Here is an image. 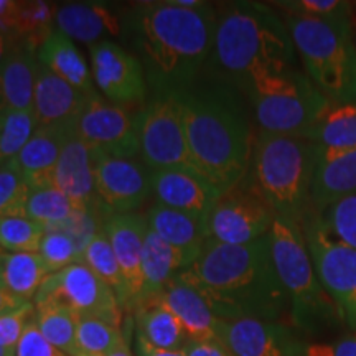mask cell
<instances>
[{
  "mask_svg": "<svg viewBox=\"0 0 356 356\" xmlns=\"http://www.w3.org/2000/svg\"><path fill=\"white\" fill-rule=\"evenodd\" d=\"M178 274L226 322H279L287 312L291 314V302L274 266L269 234L241 246L207 239L198 259Z\"/></svg>",
  "mask_w": 356,
  "mask_h": 356,
  "instance_id": "6da1fadb",
  "label": "cell"
},
{
  "mask_svg": "<svg viewBox=\"0 0 356 356\" xmlns=\"http://www.w3.org/2000/svg\"><path fill=\"white\" fill-rule=\"evenodd\" d=\"M218 13L210 3L197 8L142 2L129 19L132 42L155 95L188 91L211 58Z\"/></svg>",
  "mask_w": 356,
  "mask_h": 356,
  "instance_id": "7a4b0ae2",
  "label": "cell"
},
{
  "mask_svg": "<svg viewBox=\"0 0 356 356\" xmlns=\"http://www.w3.org/2000/svg\"><path fill=\"white\" fill-rule=\"evenodd\" d=\"M184 121L193 168L221 193L246 177L252 157L251 126L228 86L181 92Z\"/></svg>",
  "mask_w": 356,
  "mask_h": 356,
  "instance_id": "3957f363",
  "label": "cell"
},
{
  "mask_svg": "<svg viewBox=\"0 0 356 356\" xmlns=\"http://www.w3.org/2000/svg\"><path fill=\"white\" fill-rule=\"evenodd\" d=\"M210 60L221 78L241 89L259 71L297 66L286 22L259 2H233L218 15Z\"/></svg>",
  "mask_w": 356,
  "mask_h": 356,
  "instance_id": "277c9868",
  "label": "cell"
},
{
  "mask_svg": "<svg viewBox=\"0 0 356 356\" xmlns=\"http://www.w3.org/2000/svg\"><path fill=\"white\" fill-rule=\"evenodd\" d=\"M317 147L302 136L259 132L246 178L275 216L304 225L312 211V178Z\"/></svg>",
  "mask_w": 356,
  "mask_h": 356,
  "instance_id": "5b68a950",
  "label": "cell"
},
{
  "mask_svg": "<svg viewBox=\"0 0 356 356\" xmlns=\"http://www.w3.org/2000/svg\"><path fill=\"white\" fill-rule=\"evenodd\" d=\"M269 239L275 270L291 302L293 327L309 337L337 330L343 323L340 312L320 284L300 226L275 216Z\"/></svg>",
  "mask_w": 356,
  "mask_h": 356,
  "instance_id": "8992f818",
  "label": "cell"
},
{
  "mask_svg": "<svg viewBox=\"0 0 356 356\" xmlns=\"http://www.w3.org/2000/svg\"><path fill=\"white\" fill-rule=\"evenodd\" d=\"M305 74L328 102H356V43L351 22L284 13Z\"/></svg>",
  "mask_w": 356,
  "mask_h": 356,
  "instance_id": "52a82bcc",
  "label": "cell"
},
{
  "mask_svg": "<svg viewBox=\"0 0 356 356\" xmlns=\"http://www.w3.org/2000/svg\"><path fill=\"white\" fill-rule=\"evenodd\" d=\"M262 132L302 136L328 101L297 66L259 71L241 88Z\"/></svg>",
  "mask_w": 356,
  "mask_h": 356,
  "instance_id": "ba28073f",
  "label": "cell"
},
{
  "mask_svg": "<svg viewBox=\"0 0 356 356\" xmlns=\"http://www.w3.org/2000/svg\"><path fill=\"white\" fill-rule=\"evenodd\" d=\"M302 233L320 284L335 302L341 322L356 330V249L333 238L314 210L305 218Z\"/></svg>",
  "mask_w": 356,
  "mask_h": 356,
  "instance_id": "9c48e42d",
  "label": "cell"
},
{
  "mask_svg": "<svg viewBox=\"0 0 356 356\" xmlns=\"http://www.w3.org/2000/svg\"><path fill=\"white\" fill-rule=\"evenodd\" d=\"M139 132V155L145 167L191 168L184 121L181 92L155 95L136 118Z\"/></svg>",
  "mask_w": 356,
  "mask_h": 356,
  "instance_id": "30bf717a",
  "label": "cell"
},
{
  "mask_svg": "<svg viewBox=\"0 0 356 356\" xmlns=\"http://www.w3.org/2000/svg\"><path fill=\"white\" fill-rule=\"evenodd\" d=\"M274 220L273 208L244 177L238 185L221 193L203 218V228L210 241L241 246L269 234Z\"/></svg>",
  "mask_w": 356,
  "mask_h": 356,
  "instance_id": "8fae6325",
  "label": "cell"
},
{
  "mask_svg": "<svg viewBox=\"0 0 356 356\" xmlns=\"http://www.w3.org/2000/svg\"><path fill=\"white\" fill-rule=\"evenodd\" d=\"M47 300L70 307L78 317L99 318L115 327L122 325L124 309L114 291L83 262L71 264L43 280L33 304Z\"/></svg>",
  "mask_w": 356,
  "mask_h": 356,
  "instance_id": "7c38bea8",
  "label": "cell"
},
{
  "mask_svg": "<svg viewBox=\"0 0 356 356\" xmlns=\"http://www.w3.org/2000/svg\"><path fill=\"white\" fill-rule=\"evenodd\" d=\"M73 131L92 152L115 159L139 155L137 121L126 108L106 101L101 95L89 97L83 113L73 124Z\"/></svg>",
  "mask_w": 356,
  "mask_h": 356,
  "instance_id": "4fadbf2b",
  "label": "cell"
},
{
  "mask_svg": "<svg viewBox=\"0 0 356 356\" xmlns=\"http://www.w3.org/2000/svg\"><path fill=\"white\" fill-rule=\"evenodd\" d=\"M92 83L106 101L115 106H139L147 97V78L140 60L121 44L101 42L89 47Z\"/></svg>",
  "mask_w": 356,
  "mask_h": 356,
  "instance_id": "5bb4252c",
  "label": "cell"
},
{
  "mask_svg": "<svg viewBox=\"0 0 356 356\" xmlns=\"http://www.w3.org/2000/svg\"><path fill=\"white\" fill-rule=\"evenodd\" d=\"M152 172L134 159L106 157L95 152L97 202L108 215H129L152 195Z\"/></svg>",
  "mask_w": 356,
  "mask_h": 356,
  "instance_id": "9a60e30c",
  "label": "cell"
},
{
  "mask_svg": "<svg viewBox=\"0 0 356 356\" xmlns=\"http://www.w3.org/2000/svg\"><path fill=\"white\" fill-rule=\"evenodd\" d=\"M221 343L233 356H309V343L279 322L241 318L226 322Z\"/></svg>",
  "mask_w": 356,
  "mask_h": 356,
  "instance_id": "2e32d148",
  "label": "cell"
},
{
  "mask_svg": "<svg viewBox=\"0 0 356 356\" xmlns=\"http://www.w3.org/2000/svg\"><path fill=\"white\" fill-rule=\"evenodd\" d=\"M152 195L159 204L203 218L208 215L221 191L191 168L152 170Z\"/></svg>",
  "mask_w": 356,
  "mask_h": 356,
  "instance_id": "e0dca14e",
  "label": "cell"
},
{
  "mask_svg": "<svg viewBox=\"0 0 356 356\" xmlns=\"http://www.w3.org/2000/svg\"><path fill=\"white\" fill-rule=\"evenodd\" d=\"M147 229H149L147 218L139 213L108 215L102 222V231L109 239L115 259L121 266L124 279L127 282L131 312L137 305L142 293V251H144Z\"/></svg>",
  "mask_w": 356,
  "mask_h": 356,
  "instance_id": "ac0fdd59",
  "label": "cell"
},
{
  "mask_svg": "<svg viewBox=\"0 0 356 356\" xmlns=\"http://www.w3.org/2000/svg\"><path fill=\"white\" fill-rule=\"evenodd\" d=\"M53 185L61 190L78 211L102 208L96 197L95 152L71 131L58 160Z\"/></svg>",
  "mask_w": 356,
  "mask_h": 356,
  "instance_id": "d6986e66",
  "label": "cell"
},
{
  "mask_svg": "<svg viewBox=\"0 0 356 356\" xmlns=\"http://www.w3.org/2000/svg\"><path fill=\"white\" fill-rule=\"evenodd\" d=\"M184 325L188 341H216L221 343L226 320L211 310L207 299L191 284L177 274L157 297ZM222 345V343H221Z\"/></svg>",
  "mask_w": 356,
  "mask_h": 356,
  "instance_id": "ffe728a7",
  "label": "cell"
},
{
  "mask_svg": "<svg viewBox=\"0 0 356 356\" xmlns=\"http://www.w3.org/2000/svg\"><path fill=\"white\" fill-rule=\"evenodd\" d=\"M315 147L312 210L322 213L338 200L356 195V147L343 150Z\"/></svg>",
  "mask_w": 356,
  "mask_h": 356,
  "instance_id": "44dd1931",
  "label": "cell"
},
{
  "mask_svg": "<svg viewBox=\"0 0 356 356\" xmlns=\"http://www.w3.org/2000/svg\"><path fill=\"white\" fill-rule=\"evenodd\" d=\"M89 97L44 66H38L33 113L40 127H73Z\"/></svg>",
  "mask_w": 356,
  "mask_h": 356,
  "instance_id": "7402d4cb",
  "label": "cell"
},
{
  "mask_svg": "<svg viewBox=\"0 0 356 356\" xmlns=\"http://www.w3.org/2000/svg\"><path fill=\"white\" fill-rule=\"evenodd\" d=\"M145 218L149 228L175 251L184 270L198 259L207 243L202 218L159 203L147 210Z\"/></svg>",
  "mask_w": 356,
  "mask_h": 356,
  "instance_id": "603a6c76",
  "label": "cell"
},
{
  "mask_svg": "<svg viewBox=\"0 0 356 356\" xmlns=\"http://www.w3.org/2000/svg\"><path fill=\"white\" fill-rule=\"evenodd\" d=\"M55 26L73 42L92 44L121 35V20L101 2H71L58 6Z\"/></svg>",
  "mask_w": 356,
  "mask_h": 356,
  "instance_id": "cb8c5ba5",
  "label": "cell"
},
{
  "mask_svg": "<svg viewBox=\"0 0 356 356\" xmlns=\"http://www.w3.org/2000/svg\"><path fill=\"white\" fill-rule=\"evenodd\" d=\"M73 127H40L12 160L30 190L53 185L58 160Z\"/></svg>",
  "mask_w": 356,
  "mask_h": 356,
  "instance_id": "d4e9b609",
  "label": "cell"
},
{
  "mask_svg": "<svg viewBox=\"0 0 356 356\" xmlns=\"http://www.w3.org/2000/svg\"><path fill=\"white\" fill-rule=\"evenodd\" d=\"M38 66L37 47L29 42L17 43L0 65V114L33 109Z\"/></svg>",
  "mask_w": 356,
  "mask_h": 356,
  "instance_id": "484cf974",
  "label": "cell"
},
{
  "mask_svg": "<svg viewBox=\"0 0 356 356\" xmlns=\"http://www.w3.org/2000/svg\"><path fill=\"white\" fill-rule=\"evenodd\" d=\"M38 63L55 73L58 78L65 79L71 86L79 89L84 95H96L95 83H92L91 66L86 58L78 50L73 40L66 37L63 32L53 29L48 37L37 48Z\"/></svg>",
  "mask_w": 356,
  "mask_h": 356,
  "instance_id": "4316f807",
  "label": "cell"
},
{
  "mask_svg": "<svg viewBox=\"0 0 356 356\" xmlns=\"http://www.w3.org/2000/svg\"><path fill=\"white\" fill-rule=\"evenodd\" d=\"M137 335L160 350H184L188 343L184 325L160 299L140 302L132 310Z\"/></svg>",
  "mask_w": 356,
  "mask_h": 356,
  "instance_id": "83f0119b",
  "label": "cell"
},
{
  "mask_svg": "<svg viewBox=\"0 0 356 356\" xmlns=\"http://www.w3.org/2000/svg\"><path fill=\"white\" fill-rule=\"evenodd\" d=\"M50 275L38 252H0V291L22 302H33Z\"/></svg>",
  "mask_w": 356,
  "mask_h": 356,
  "instance_id": "f1b7e54d",
  "label": "cell"
},
{
  "mask_svg": "<svg viewBox=\"0 0 356 356\" xmlns=\"http://www.w3.org/2000/svg\"><path fill=\"white\" fill-rule=\"evenodd\" d=\"M302 137L323 149H355L356 102H328Z\"/></svg>",
  "mask_w": 356,
  "mask_h": 356,
  "instance_id": "f546056e",
  "label": "cell"
},
{
  "mask_svg": "<svg viewBox=\"0 0 356 356\" xmlns=\"http://www.w3.org/2000/svg\"><path fill=\"white\" fill-rule=\"evenodd\" d=\"M184 267L175 251L152 229H147L144 251H142V293L137 305L144 300L160 297L167 284Z\"/></svg>",
  "mask_w": 356,
  "mask_h": 356,
  "instance_id": "4dcf8cb0",
  "label": "cell"
},
{
  "mask_svg": "<svg viewBox=\"0 0 356 356\" xmlns=\"http://www.w3.org/2000/svg\"><path fill=\"white\" fill-rule=\"evenodd\" d=\"M78 322L76 312L60 302L47 300L35 304V325L42 335L70 356H79L78 350Z\"/></svg>",
  "mask_w": 356,
  "mask_h": 356,
  "instance_id": "1f68e13d",
  "label": "cell"
},
{
  "mask_svg": "<svg viewBox=\"0 0 356 356\" xmlns=\"http://www.w3.org/2000/svg\"><path fill=\"white\" fill-rule=\"evenodd\" d=\"M81 262L86 264L102 282H106L111 289H113L119 304L122 305V309L129 310L131 296H129L127 282L126 279H124L121 266H119L118 259H115V254L113 248H111L109 239L106 238L104 231L101 229L99 233L92 238V241L88 244Z\"/></svg>",
  "mask_w": 356,
  "mask_h": 356,
  "instance_id": "d6a6232c",
  "label": "cell"
},
{
  "mask_svg": "<svg viewBox=\"0 0 356 356\" xmlns=\"http://www.w3.org/2000/svg\"><path fill=\"white\" fill-rule=\"evenodd\" d=\"M76 211L70 198L55 185L30 190L25 207V216L43 225L47 229L61 226Z\"/></svg>",
  "mask_w": 356,
  "mask_h": 356,
  "instance_id": "836d02e7",
  "label": "cell"
},
{
  "mask_svg": "<svg viewBox=\"0 0 356 356\" xmlns=\"http://www.w3.org/2000/svg\"><path fill=\"white\" fill-rule=\"evenodd\" d=\"M56 8L48 2H19L13 24V35L19 42H29L33 47L48 37V33L55 29Z\"/></svg>",
  "mask_w": 356,
  "mask_h": 356,
  "instance_id": "e575fe53",
  "label": "cell"
},
{
  "mask_svg": "<svg viewBox=\"0 0 356 356\" xmlns=\"http://www.w3.org/2000/svg\"><path fill=\"white\" fill-rule=\"evenodd\" d=\"M37 129L38 121L33 109L3 113L0 122V165L15 159Z\"/></svg>",
  "mask_w": 356,
  "mask_h": 356,
  "instance_id": "d590c367",
  "label": "cell"
},
{
  "mask_svg": "<svg viewBox=\"0 0 356 356\" xmlns=\"http://www.w3.org/2000/svg\"><path fill=\"white\" fill-rule=\"evenodd\" d=\"M76 341L79 356H106L127 341V338L121 327L99 318L79 317Z\"/></svg>",
  "mask_w": 356,
  "mask_h": 356,
  "instance_id": "8d00e7d4",
  "label": "cell"
},
{
  "mask_svg": "<svg viewBox=\"0 0 356 356\" xmlns=\"http://www.w3.org/2000/svg\"><path fill=\"white\" fill-rule=\"evenodd\" d=\"M47 228L26 216H0V249L6 252H38Z\"/></svg>",
  "mask_w": 356,
  "mask_h": 356,
  "instance_id": "74e56055",
  "label": "cell"
},
{
  "mask_svg": "<svg viewBox=\"0 0 356 356\" xmlns=\"http://www.w3.org/2000/svg\"><path fill=\"white\" fill-rule=\"evenodd\" d=\"M273 6L291 15L353 24V3L343 0H280Z\"/></svg>",
  "mask_w": 356,
  "mask_h": 356,
  "instance_id": "f35d334b",
  "label": "cell"
},
{
  "mask_svg": "<svg viewBox=\"0 0 356 356\" xmlns=\"http://www.w3.org/2000/svg\"><path fill=\"white\" fill-rule=\"evenodd\" d=\"M38 254L42 256L50 274L63 270L68 266L76 264V262H81L83 259L81 252H79L73 239L56 228L47 229L42 244H40Z\"/></svg>",
  "mask_w": 356,
  "mask_h": 356,
  "instance_id": "ab89813d",
  "label": "cell"
},
{
  "mask_svg": "<svg viewBox=\"0 0 356 356\" xmlns=\"http://www.w3.org/2000/svg\"><path fill=\"white\" fill-rule=\"evenodd\" d=\"M30 188L13 162L0 165V216H25Z\"/></svg>",
  "mask_w": 356,
  "mask_h": 356,
  "instance_id": "60d3db41",
  "label": "cell"
},
{
  "mask_svg": "<svg viewBox=\"0 0 356 356\" xmlns=\"http://www.w3.org/2000/svg\"><path fill=\"white\" fill-rule=\"evenodd\" d=\"M318 215L333 238L356 249V195L338 200Z\"/></svg>",
  "mask_w": 356,
  "mask_h": 356,
  "instance_id": "b9f144b4",
  "label": "cell"
},
{
  "mask_svg": "<svg viewBox=\"0 0 356 356\" xmlns=\"http://www.w3.org/2000/svg\"><path fill=\"white\" fill-rule=\"evenodd\" d=\"M35 320V304L26 302L19 309L0 315V345L15 350L26 327Z\"/></svg>",
  "mask_w": 356,
  "mask_h": 356,
  "instance_id": "7bdbcfd3",
  "label": "cell"
},
{
  "mask_svg": "<svg viewBox=\"0 0 356 356\" xmlns=\"http://www.w3.org/2000/svg\"><path fill=\"white\" fill-rule=\"evenodd\" d=\"M15 356H70L65 351L56 348L40 333L35 320L26 327L20 341L15 346Z\"/></svg>",
  "mask_w": 356,
  "mask_h": 356,
  "instance_id": "ee69618b",
  "label": "cell"
},
{
  "mask_svg": "<svg viewBox=\"0 0 356 356\" xmlns=\"http://www.w3.org/2000/svg\"><path fill=\"white\" fill-rule=\"evenodd\" d=\"M309 356H356V330L332 343H309Z\"/></svg>",
  "mask_w": 356,
  "mask_h": 356,
  "instance_id": "f6af8a7d",
  "label": "cell"
},
{
  "mask_svg": "<svg viewBox=\"0 0 356 356\" xmlns=\"http://www.w3.org/2000/svg\"><path fill=\"white\" fill-rule=\"evenodd\" d=\"M184 351L186 356H233L225 345L216 341H188Z\"/></svg>",
  "mask_w": 356,
  "mask_h": 356,
  "instance_id": "bcb514c9",
  "label": "cell"
},
{
  "mask_svg": "<svg viewBox=\"0 0 356 356\" xmlns=\"http://www.w3.org/2000/svg\"><path fill=\"white\" fill-rule=\"evenodd\" d=\"M136 353L137 356H186L184 350L172 351V350L155 348V346L150 345L145 338L137 335V333H136Z\"/></svg>",
  "mask_w": 356,
  "mask_h": 356,
  "instance_id": "7dc6e473",
  "label": "cell"
},
{
  "mask_svg": "<svg viewBox=\"0 0 356 356\" xmlns=\"http://www.w3.org/2000/svg\"><path fill=\"white\" fill-rule=\"evenodd\" d=\"M17 43H19V40L13 38L12 35H8L0 30V65L6 61V58L8 55H10V51L15 48Z\"/></svg>",
  "mask_w": 356,
  "mask_h": 356,
  "instance_id": "c3c4849f",
  "label": "cell"
},
{
  "mask_svg": "<svg viewBox=\"0 0 356 356\" xmlns=\"http://www.w3.org/2000/svg\"><path fill=\"white\" fill-rule=\"evenodd\" d=\"M24 304H26V302H22L19 299H15V297L10 296V293L6 292V291H0V315L19 309V307L24 305Z\"/></svg>",
  "mask_w": 356,
  "mask_h": 356,
  "instance_id": "681fc988",
  "label": "cell"
},
{
  "mask_svg": "<svg viewBox=\"0 0 356 356\" xmlns=\"http://www.w3.org/2000/svg\"><path fill=\"white\" fill-rule=\"evenodd\" d=\"M106 356H134L131 346H129V341H124L121 346H118L114 351H111L109 355Z\"/></svg>",
  "mask_w": 356,
  "mask_h": 356,
  "instance_id": "f907efd6",
  "label": "cell"
},
{
  "mask_svg": "<svg viewBox=\"0 0 356 356\" xmlns=\"http://www.w3.org/2000/svg\"><path fill=\"white\" fill-rule=\"evenodd\" d=\"M0 356H15V350L6 348V346L0 345Z\"/></svg>",
  "mask_w": 356,
  "mask_h": 356,
  "instance_id": "816d5d0a",
  "label": "cell"
},
{
  "mask_svg": "<svg viewBox=\"0 0 356 356\" xmlns=\"http://www.w3.org/2000/svg\"><path fill=\"white\" fill-rule=\"evenodd\" d=\"M353 12H356V3H353Z\"/></svg>",
  "mask_w": 356,
  "mask_h": 356,
  "instance_id": "f5cc1de1",
  "label": "cell"
},
{
  "mask_svg": "<svg viewBox=\"0 0 356 356\" xmlns=\"http://www.w3.org/2000/svg\"><path fill=\"white\" fill-rule=\"evenodd\" d=\"M0 122H2V114H0Z\"/></svg>",
  "mask_w": 356,
  "mask_h": 356,
  "instance_id": "db71d44e",
  "label": "cell"
},
{
  "mask_svg": "<svg viewBox=\"0 0 356 356\" xmlns=\"http://www.w3.org/2000/svg\"><path fill=\"white\" fill-rule=\"evenodd\" d=\"M0 252H2V249H0Z\"/></svg>",
  "mask_w": 356,
  "mask_h": 356,
  "instance_id": "11a10c76",
  "label": "cell"
}]
</instances>
